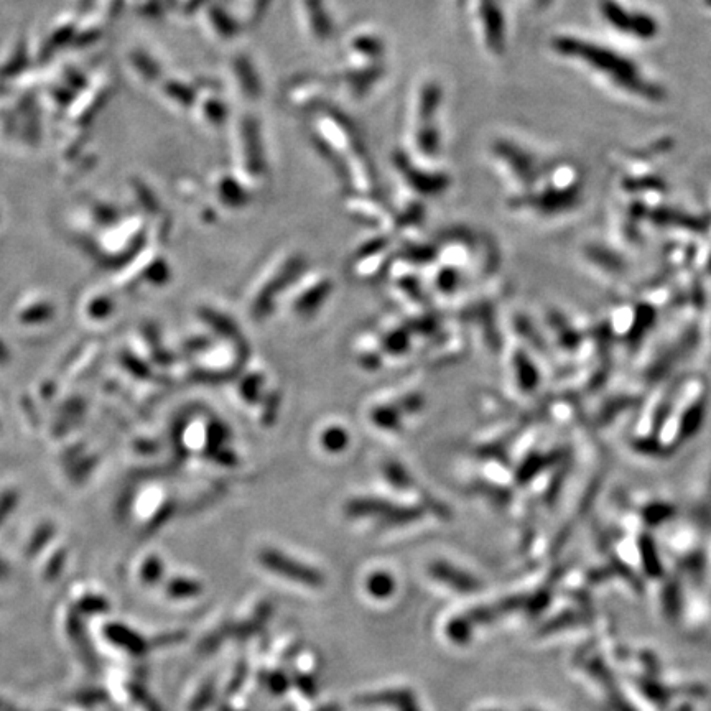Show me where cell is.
<instances>
[{
  "instance_id": "obj_8",
  "label": "cell",
  "mask_w": 711,
  "mask_h": 711,
  "mask_svg": "<svg viewBox=\"0 0 711 711\" xmlns=\"http://www.w3.org/2000/svg\"><path fill=\"white\" fill-rule=\"evenodd\" d=\"M366 590H368L369 595L374 596L377 600H386L394 593V578L386 572L372 573L371 577L366 581Z\"/></svg>"
},
{
  "instance_id": "obj_7",
  "label": "cell",
  "mask_w": 711,
  "mask_h": 711,
  "mask_svg": "<svg viewBox=\"0 0 711 711\" xmlns=\"http://www.w3.org/2000/svg\"><path fill=\"white\" fill-rule=\"evenodd\" d=\"M428 572L435 580L440 581L443 585L450 586L451 590L463 593V595H471V593L481 588L478 578H474L470 573L463 572L460 568L453 567L451 563H432L428 568Z\"/></svg>"
},
{
  "instance_id": "obj_5",
  "label": "cell",
  "mask_w": 711,
  "mask_h": 711,
  "mask_svg": "<svg viewBox=\"0 0 711 711\" xmlns=\"http://www.w3.org/2000/svg\"><path fill=\"white\" fill-rule=\"evenodd\" d=\"M259 562L267 568L269 572L287 578L298 585L308 586V588H321L325 585L323 573L315 568L308 567L305 563L298 562L295 558L287 557L284 553L274 549H264L259 553Z\"/></svg>"
},
{
  "instance_id": "obj_14",
  "label": "cell",
  "mask_w": 711,
  "mask_h": 711,
  "mask_svg": "<svg viewBox=\"0 0 711 711\" xmlns=\"http://www.w3.org/2000/svg\"><path fill=\"white\" fill-rule=\"evenodd\" d=\"M323 711H338V710H331V708H326V710Z\"/></svg>"
},
{
  "instance_id": "obj_1",
  "label": "cell",
  "mask_w": 711,
  "mask_h": 711,
  "mask_svg": "<svg viewBox=\"0 0 711 711\" xmlns=\"http://www.w3.org/2000/svg\"><path fill=\"white\" fill-rule=\"evenodd\" d=\"M550 52L573 66L618 98L641 106H660L669 98L664 84L652 78L632 56L595 38L578 33H557L550 38Z\"/></svg>"
},
{
  "instance_id": "obj_4",
  "label": "cell",
  "mask_w": 711,
  "mask_h": 711,
  "mask_svg": "<svg viewBox=\"0 0 711 711\" xmlns=\"http://www.w3.org/2000/svg\"><path fill=\"white\" fill-rule=\"evenodd\" d=\"M494 157L504 163L507 175L524 191L530 190L545 170L532 152L507 140L496 142Z\"/></svg>"
},
{
  "instance_id": "obj_11",
  "label": "cell",
  "mask_w": 711,
  "mask_h": 711,
  "mask_svg": "<svg viewBox=\"0 0 711 711\" xmlns=\"http://www.w3.org/2000/svg\"><path fill=\"white\" fill-rule=\"evenodd\" d=\"M397 708L400 711H420L419 705L415 702L414 693L409 698H405L404 702L400 703Z\"/></svg>"
},
{
  "instance_id": "obj_3",
  "label": "cell",
  "mask_w": 711,
  "mask_h": 711,
  "mask_svg": "<svg viewBox=\"0 0 711 711\" xmlns=\"http://www.w3.org/2000/svg\"><path fill=\"white\" fill-rule=\"evenodd\" d=\"M596 10L609 32L632 43L656 42L660 22L639 0H596Z\"/></svg>"
},
{
  "instance_id": "obj_13",
  "label": "cell",
  "mask_w": 711,
  "mask_h": 711,
  "mask_svg": "<svg viewBox=\"0 0 711 711\" xmlns=\"http://www.w3.org/2000/svg\"><path fill=\"white\" fill-rule=\"evenodd\" d=\"M700 4H702L703 9L711 14V0H700Z\"/></svg>"
},
{
  "instance_id": "obj_6",
  "label": "cell",
  "mask_w": 711,
  "mask_h": 711,
  "mask_svg": "<svg viewBox=\"0 0 711 711\" xmlns=\"http://www.w3.org/2000/svg\"><path fill=\"white\" fill-rule=\"evenodd\" d=\"M481 25H483V35L486 40V47L494 53V55H502L504 52V43H506V35H504V19L502 12L499 9L496 0H481Z\"/></svg>"
},
{
  "instance_id": "obj_12",
  "label": "cell",
  "mask_w": 711,
  "mask_h": 711,
  "mask_svg": "<svg viewBox=\"0 0 711 711\" xmlns=\"http://www.w3.org/2000/svg\"><path fill=\"white\" fill-rule=\"evenodd\" d=\"M530 2H532L537 9H545V7H549V5L552 4L553 0H530Z\"/></svg>"
},
{
  "instance_id": "obj_2",
  "label": "cell",
  "mask_w": 711,
  "mask_h": 711,
  "mask_svg": "<svg viewBox=\"0 0 711 711\" xmlns=\"http://www.w3.org/2000/svg\"><path fill=\"white\" fill-rule=\"evenodd\" d=\"M585 177L577 163L555 162L545 167L527 198L537 216H560L575 210L583 200Z\"/></svg>"
},
{
  "instance_id": "obj_9",
  "label": "cell",
  "mask_w": 711,
  "mask_h": 711,
  "mask_svg": "<svg viewBox=\"0 0 711 711\" xmlns=\"http://www.w3.org/2000/svg\"><path fill=\"white\" fill-rule=\"evenodd\" d=\"M473 626L474 623L468 616L455 618L447 626V636L456 644H465V642L470 641Z\"/></svg>"
},
{
  "instance_id": "obj_10",
  "label": "cell",
  "mask_w": 711,
  "mask_h": 711,
  "mask_svg": "<svg viewBox=\"0 0 711 711\" xmlns=\"http://www.w3.org/2000/svg\"><path fill=\"white\" fill-rule=\"evenodd\" d=\"M269 687L272 688L274 693H282L287 688V680L280 674L272 675L269 680Z\"/></svg>"
}]
</instances>
